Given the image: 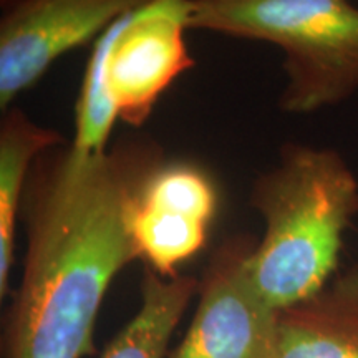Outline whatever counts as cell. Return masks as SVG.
Listing matches in <instances>:
<instances>
[{
    "instance_id": "6da1fadb",
    "label": "cell",
    "mask_w": 358,
    "mask_h": 358,
    "mask_svg": "<svg viewBox=\"0 0 358 358\" xmlns=\"http://www.w3.org/2000/svg\"><path fill=\"white\" fill-rule=\"evenodd\" d=\"M166 161L155 140L128 136L98 155L69 143L43 153L20 217L27 248L6 315L3 358H83L115 277L138 259L131 213L146 179Z\"/></svg>"
},
{
    "instance_id": "7a4b0ae2",
    "label": "cell",
    "mask_w": 358,
    "mask_h": 358,
    "mask_svg": "<svg viewBox=\"0 0 358 358\" xmlns=\"http://www.w3.org/2000/svg\"><path fill=\"white\" fill-rule=\"evenodd\" d=\"M249 201L266 226L250 275L268 306L280 312L324 290L358 213V179L342 155L285 143L275 166L254 179Z\"/></svg>"
},
{
    "instance_id": "3957f363",
    "label": "cell",
    "mask_w": 358,
    "mask_h": 358,
    "mask_svg": "<svg viewBox=\"0 0 358 358\" xmlns=\"http://www.w3.org/2000/svg\"><path fill=\"white\" fill-rule=\"evenodd\" d=\"M192 0H146L93 42L75 105L82 155L108 150L116 122L140 128L166 90L194 66L186 43Z\"/></svg>"
},
{
    "instance_id": "277c9868",
    "label": "cell",
    "mask_w": 358,
    "mask_h": 358,
    "mask_svg": "<svg viewBox=\"0 0 358 358\" xmlns=\"http://www.w3.org/2000/svg\"><path fill=\"white\" fill-rule=\"evenodd\" d=\"M191 30L279 47L287 78L279 106L289 115L358 90V8L348 0H192Z\"/></svg>"
},
{
    "instance_id": "5b68a950",
    "label": "cell",
    "mask_w": 358,
    "mask_h": 358,
    "mask_svg": "<svg viewBox=\"0 0 358 358\" xmlns=\"http://www.w3.org/2000/svg\"><path fill=\"white\" fill-rule=\"evenodd\" d=\"M252 239L224 241L199 279L198 307L169 358H279V310L250 275Z\"/></svg>"
},
{
    "instance_id": "8992f818",
    "label": "cell",
    "mask_w": 358,
    "mask_h": 358,
    "mask_svg": "<svg viewBox=\"0 0 358 358\" xmlns=\"http://www.w3.org/2000/svg\"><path fill=\"white\" fill-rule=\"evenodd\" d=\"M146 0H0V110Z\"/></svg>"
},
{
    "instance_id": "52a82bcc",
    "label": "cell",
    "mask_w": 358,
    "mask_h": 358,
    "mask_svg": "<svg viewBox=\"0 0 358 358\" xmlns=\"http://www.w3.org/2000/svg\"><path fill=\"white\" fill-rule=\"evenodd\" d=\"M219 208L214 179L187 161H164L146 179L131 213L138 259L164 277L203 250Z\"/></svg>"
},
{
    "instance_id": "ba28073f",
    "label": "cell",
    "mask_w": 358,
    "mask_h": 358,
    "mask_svg": "<svg viewBox=\"0 0 358 358\" xmlns=\"http://www.w3.org/2000/svg\"><path fill=\"white\" fill-rule=\"evenodd\" d=\"M279 358H358V262L279 312Z\"/></svg>"
},
{
    "instance_id": "9c48e42d",
    "label": "cell",
    "mask_w": 358,
    "mask_h": 358,
    "mask_svg": "<svg viewBox=\"0 0 358 358\" xmlns=\"http://www.w3.org/2000/svg\"><path fill=\"white\" fill-rule=\"evenodd\" d=\"M69 143L57 129L30 118L20 106L2 111L0 120V297L10 294L15 262L17 222L30 174L37 159Z\"/></svg>"
},
{
    "instance_id": "30bf717a",
    "label": "cell",
    "mask_w": 358,
    "mask_h": 358,
    "mask_svg": "<svg viewBox=\"0 0 358 358\" xmlns=\"http://www.w3.org/2000/svg\"><path fill=\"white\" fill-rule=\"evenodd\" d=\"M198 290L196 277H164L146 267L140 307L100 358H166L174 330Z\"/></svg>"
}]
</instances>
